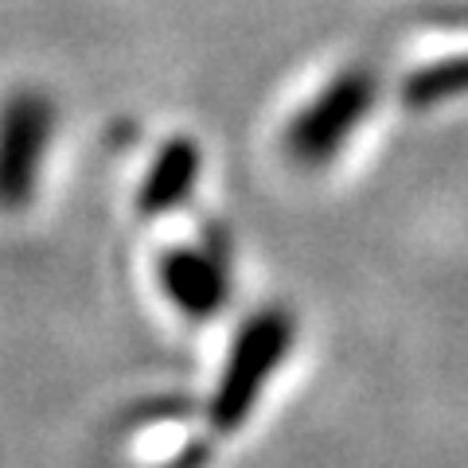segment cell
Listing matches in <instances>:
<instances>
[{
    "instance_id": "cell-1",
    "label": "cell",
    "mask_w": 468,
    "mask_h": 468,
    "mask_svg": "<svg viewBox=\"0 0 468 468\" xmlns=\"http://www.w3.org/2000/svg\"><path fill=\"white\" fill-rule=\"evenodd\" d=\"M289 347H292V320L282 309H266L239 332L211 399L215 433H234L254 414L261 390H266L270 375L277 371V363L289 356Z\"/></svg>"
},
{
    "instance_id": "cell-2",
    "label": "cell",
    "mask_w": 468,
    "mask_h": 468,
    "mask_svg": "<svg viewBox=\"0 0 468 468\" xmlns=\"http://www.w3.org/2000/svg\"><path fill=\"white\" fill-rule=\"evenodd\" d=\"M165 289L187 316H211L227 301V270L223 258L180 250L165 261Z\"/></svg>"
},
{
    "instance_id": "cell-3",
    "label": "cell",
    "mask_w": 468,
    "mask_h": 468,
    "mask_svg": "<svg viewBox=\"0 0 468 468\" xmlns=\"http://www.w3.org/2000/svg\"><path fill=\"white\" fill-rule=\"evenodd\" d=\"M187 180H192V156H168L165 168L156 172V180L149 184V196H144V207H168L184 196Z\"/></svg>"
},
{
    "instance_id": "cell-4",
    "label": "cell",
    "mask_w": 468,
    "mask_h": 468,
    "mask_svg": "<svg viewBox=\"0 0 468 468\" xmlns=\"http://www.w3.org/2000/svg\"><path fill=\"white\" fill-rule=\"evenodd\" d=\"M468 86V58H457L452 67L441 70H430V75L418 79V94L421 98H437V94H449V90H461Z\"/></svg>"
}]
</instances>
